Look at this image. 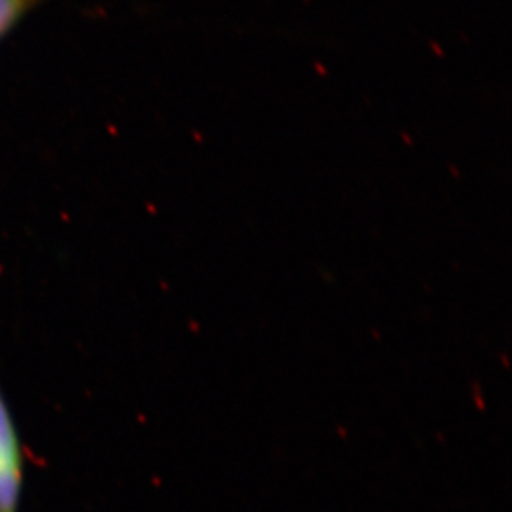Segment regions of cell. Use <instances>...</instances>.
I'll return each instance as SVG.
<instances>
[{"mask_svg":"<svg viewBox=\"0 0 512 512\" xmlns=\"http://www.w3.org/2000/svg\"><path fill=\"white\" fill-rule=\"evenodd\" d=\"M27 0H0V34L14 22L15 17L22 12Z\"/></svg>","mask_w":512,"mask_h":512,"instance_id":"2","label":"cell"},{"mask_svg":"<svg viewBox=\"0 0 512 512\" xmlns=\"http://www.w3.org/2000/svg\"><path fill=\"white\" fill-rule=\"evenodd\" d=\"M24 445L0 388V512H20L24 498Z\"/></svg>","mask_w":512,"mask_h":512,"instance_id":"1","label":"cell"}]
</instances>
